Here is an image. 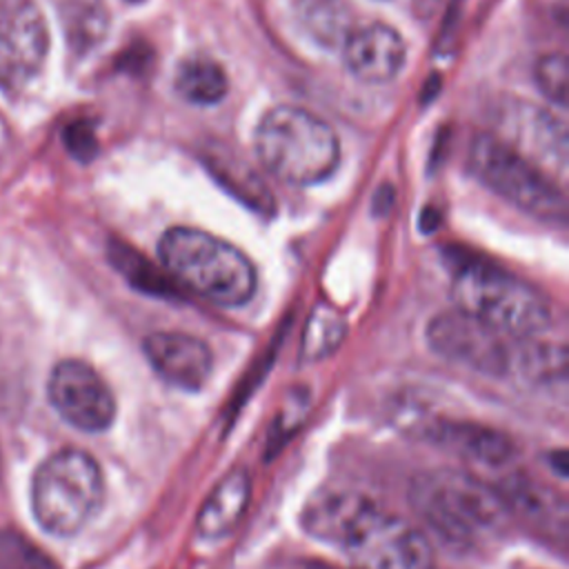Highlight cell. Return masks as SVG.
<instances>
[{
  "instance_id": "obj_1",
  "label": "cell",
  "mask_w": 569,
  "mask_h": 569,
  "mask_svg": "<svg viewBox=\"0 0 569 569\" xmlns=\"http://www.w3.org/2000/svg\"><path fill=\"white\" fill-rule=\"evenodd\" d=\"M302 527L360 569L433 567V551L420 527L351 489L316 493L302 509Z\"/></svg>"
},
{
  "instance_id": "obj_2",
  "label": "cell",
  "mask_w": 569,
  "mask_h": 569,
  "mask_svg": "<svg viewBox=\"0 0 569 569\" xmlns=\"http://www.w3.org/2000/svg\"><path fill=\"white\" fill-rule=\"evenodd\" d=\"M411 502L427 529L458 549H478L489 542L502 533L509 518L498 489L453 469L416 478Z\"/></svg>"
},
{
  "instance_id": "obj_3",
  "label": "cell",
  "mask_w": 569,
  "mask_h": 569,
  "mask_svg": "<svg viewBox=\"0 0 569 569\" xmlns=\"http://www.w3.org/2000/svg\"><path fill=\"white\" fill-rule=\"evenodd\" d=\"M164 273L220 307L249 302L258 287L253 262L231 242L193 227H171L158 240Z\"/></svg>"
},
{
  "instance_id": "obj_4",
  "label": "cell",
  "mask_w": 569,
  "mask_h": 569,
  "mask_svg": "<svg viewBox=\"0 0 569 569\" xmlns=\"http://www.w3.org/2000/svg\"><path fill=\"white\" fill-rule=\"evenodd\" d=\"M253 147L271 176L296 187L327 180L340 160L331 124L293 104H278L260 118Z\"/></svg>"
},
{
  "instance_id": "obj_5",
  "label": "cell",
  "mask_w": 569,
  "mask_h": 569,
  "mask_svg": "<svg viewBox=\"0 0 569 569\" xmlns=\"http://www.w3.org/2000/svg\"><path fill=\"white\" fill-rule=\"evenodd\" d=\"M451 298L458 311L505 338H533L553 320L551 305L538 289L485 262H465L456 269Z\"/></svg>"
},
{
  "instance_id": "obj_6",
  "label": "cell",
  "mask_w": 569,
  "mask_h": 569,
  "mask_svg": "<svg viewBox=\"0 0 569 569\" xmlns=\"http://www.w3.org/2000/svg\"><path fill=\"white\" fill-rule=\"evenodd\" d=\"M104 496L98 462L80 449L51 453L33 473L31 509L38 525L53 536L78 533L100 509Z\"/></svg>"
},
{
  "instance_id": "obj_7",
  "label": "cell",
  "mask_w": 569,
  "mask_h": 569,
  "mask_svg": "<svg viewBox=\"0 0 569 569\" xmlns=\"http://www.w3.org/2000/svg\"><path fill=\"white\" fill-rule=\"evenodd\" d=\"M473 176L507 202L547 222L567 220V200L551 176L496 133H478L469 147Z\"/></svg>"
},
{
  "instance_id": "obj_8",
  "label": "cell",
  "mask_w": 569,
  "mask_h": 569,
  "mask_svg": "<svg viewBox=\"0 0 569 569\" xmlns=\"http://www.w3.org/2000/svg\"><path fill=\"white\" fill-rule=\"evenodd\" d=\"M49 51L47 22L33 0L0 2V89L22 91L42 69Z\"/></svg>"
},
{
  "instance_id": "obj_9",
  "label": "cell",
  "mask_w": 569,
  "mask_h": 569,
  "mask_svg": "<svg viewBox=\"0 0 569 569\" xmlns=\"http://www.w3.org/2000/svg\"><path fill=\"white\" fill-rule=\"evenodd\" d=\"M427 340L438 356L478 373L502 376L513 365V351L505 336L458 309L433 316Z\"/></svg>"
},
{
  "instance_id": "obj_10",
  "label": "cell",
  "mask_w": 569,
  "mask_h": 569,
  "mask_svg": "<svg viewBox=\"0 0 569 569\" xmlns=\"http://www.w3.org/2000/svg\"><path fill=\"white\" fill-rule=\"evenodd\" d=\"M47 396L58 416L71 427L98 433L116 418V398L102 376L87 362L60 360L49 376Z\"/></svg>"
},
{
  "instance_id": "obj_11",
  "label": "cell",
  "mask_w": 569,
  "mask_h": 569,
  "mask_svg": "<svg viewBox=\"0 0 569 569\" xmlns=\"http://www.w3.org/2000/svg\"><path fill=\"white\" fill-rule=\"evenodd\" d=\"M153 371L169 385L198 391L211 376L213 353L209 345L184 331H153L142 342Z\"/></svg>"
},
{
  "instance_id": "obj_12",
  "label": "cell",
  "mask_w": 569,
  "mask_h": 569,
  "mask_svg": "<svg viewBox=\"0 0 569 569\" xmlns=\"http://www.w3.org/2000/svg\"><path fill=\"white\" fill-rule=\"evenodd\" d=\"M342 58L351 76L362 82L382 84L400 73L407 58V47L393 27L373 22L351 29L342 42Z\"/></svg>"
},
{
  "instance_id": "obj_13",
  "label": "cell",
  "mask_w": 569,
  "mask_h": 569,
  "mask_svg": "<svg viewBox=\"0 0 569 569\" xmlns=\"http://www.w3.org/2000/svg\"><path fill=\"white\" fill-rule=\"evenodd\" d=\"M507 131H511V136L498 138L529 158L533 164L540 167V162H545L551 164L553 171H565L567 131L560 120L538 107H520V111L513 107V113L507 116Z\"/></svg>"
},
{
  "instance_id": "obj_14",
  "label": "cell",
  "mask_w": 569,
  "mask_h": 569,
  "mask_svg": "<svg viewBox=\"0 0 569 569\" xmlns=\"http://www.w3.org/2000/svg\"><path fill=\"white\" fill-rule=\"evenodd\" d=\"M427 433L431 442L467 462L498 467L516 453V445L505 431L478 422L438 420L429 425Z\"/></svg>"
},
{
  "instance_id": "obj_15",
  "label": "cell",
  "mask_w": 569,
  "mask_h": 569,
  "mask_svg": "<svg viewBox=\"0 0 569 569\" xmlns=\"http://www.w3.org/2000/svg\"><path fill=\"white\" fill-rule=\"evenodd\" d=\"M251 482L242 467L231 469L209 493L196 518V533L204 540L227 536L242 518L249 505Z\"/></svg>"
},
{
  "instance_id": "obj_16",
  "label": "cell",
  "mask_w": 569,
  "mask_h": 569,
  "mask_svg": "<svg viewBox=\"0 0 569 569\" xmlns=\"http://www.w3.org/2000/svg\"><path fill=\"white\" fill-rule=\"evenodd\" d=\"M173 87L191 104H216L227 96L229 78L216 60L191 56L178 64Z\"/></svg>"
},
{
  "instance_id": "obj_17",
  "label": "cell",
  "mask_w": 569,
  "mask_h": 569,
  "mask_svg": "<svg viewBox=\"0 0 569 569\" xmlns=\"http://www.w3.org/2000/svg\"><path fill=\"white\" fill-rule=\"evenodd\" d=\"M345 336L342 318L331 309H316L307 322L302 338V356L307 360H318L331 353Z\"/></svg>"
},
{
  "instance_id": "obj_18",
  "label": "cell",
  "mask_w": 569,
  "mask_h": 569,
  "mask_svg": "<svg viewBox=\"0 0 569 569\" xmlns=\"http://www.w3.org/2000/svg\"><path fill=\"white\" fill-rule=\"evenodd\" d=\"M302 16L307 27L322 42H331L338 38H342L345 42V38L351 33V29H347L349 13L340 4V0H305Z\"/></svg>"
},
{
  "instance_id": "obj_19",
  "label": "cell",
  "mask_w": 569,
  "mask_h": 569,
  "mask_svg": "<svg viewBox=\"0 0 569 569\" xmlns=\"http://www.w3.org/2000/svg\"><path fill=\"white\" fill-rule=\"evenodd\" d=\"M0 569H58V565L22 533L0 527Z\"/></svg>"
},
{
  "instance_id": "obj_20",
  "label": "cell",
  "mask_w": 569,
  "mask_h": 569,
  "mask_svg": "<svg viewBox=\"0 0 569 569\" xmlns=\"http://www.w3.org/2000/svg\"><path fill=\"white\" fill-rule=\"evenodd\" d=\"M536 84L538 89L556 104H567V80H569V62L562 53L542 56L536 62Z\"/></svg>"
},
{
  "instance_id": "obj_21",
  "label": "cell",
  "mask_w": 569,
  "mask_h": 569,
  "mask_svg": "<svg viewBox=\"0 0 569 569\" xmlns=\"http://www.w3.org/2000/svg\"><path fill=\"white\" fill-rule=\"evenodd\" d=\"M64 147L76 160H82V162L91 160L98 151V140H96L93 127L82 120L69 124L64 129Z\"/></svg>"
},
{
  "instance_id": "obj_22",
  "label": "cell",
  "mask_w": 569,
  "mask_h": 569,
  "mask_svg": "<svg viewBox=\"0 0 569 569\" xmlns=\"http://www.w3.org/2000/svg\"><path fill=\"white\" fill-rule=\"evenodd\" d=\"M436 2H438V0H413V4H416L418 9H422V11H427V13H431V11H433Z\"/></svg>"
},
{
  "instance_id": "obj_23",
  "label": "cell",
  "mask_w": 569,
  "mask_h": 569,
  "mask_svg": "<svg viewBox=\"0 0 569 569\" xmlns=\"http://www.w3.org/2000/svg\"><path fill=\"white\" fill-rule=\"evenodd\" d=\"M307 569H329V567H307Z\"/></svg>"
}]
</instances>
